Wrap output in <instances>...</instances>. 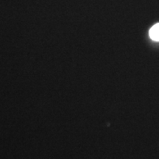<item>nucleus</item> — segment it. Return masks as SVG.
Instances as JSON below:
<instances>
[{"instance_id":"obj_1","label":"nucleus","mask_w":159,"mask_h":159,"mask_svg":"<svg viewBox=\"0 0 159 159\" xmlns=\"http://www.w3.org/2000/svg\"><path fill=\"white\" fill-rule=\"evenodd\" d=\"M150 36L154 41H159V23L156 24L153 27H151Z\"/></svg>"}]
</instances>
